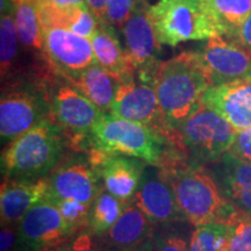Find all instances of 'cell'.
I'll list each match as a JSON object with an SVG mask.
<instances>
[{"label":"cell","instance_id":"obj_1","mask_svg":"<svg viewBox=\"0 0 251 251\" xmlns=\"http://www.w3.org/2000/svg\"><path fill=\"white\" fill-rule=\"evenodd\" d=\"M164 122L172 134L203 105L206 91L212 86L197 51H184L158 63L152 75Z\"/></svg>","mask_w":251,"mask_h":251},{"label":"cell","instance_id":"obj_2","mask_svg":"<svg viewBox=\"0 0 251 251\" xmlns=\"http://www.w3.org/2000/svg\"><path fill=\"white\" fill-rule=\"evenodd\" d=\"M178 206L194 227L212 222H227L238 212L222 196L213 177L200 163H172L165 166Z\"/></svg>","mask_w":251,"mask_h":251},{"label":"cell","instance_id":"obj_3","mask_svg":"<svg viewBox=\"0 0 251 251\" xmlns=\"http://www.w3.org/2000/svg\"><path fill=\"white\" fill-rule=\"evenodd\" d=\"M65 134L54 121L45 119L12 141L1 155L4 179L37 180L58 164L64 150Z\"/></svg>","mask_w":251,"mask_h":251},{"label":"cell","instance_id":"obj_4","mask_svg":"<svg viewBox=\"0 0 251 251\" xmlns=\"http://www.w3.org/2000/svg\"><path fill=\"white\" fill-rule=\"evenodd\" d=\"M148 11L161 45L225 35L212 0H159Z\"/></svg>","mask_w":251,"mask_h":251},{"label":"cell","instance_id":"obj_5","mask_svg":"<svg viewBox=\"0 0 251 251\" xmlns=\"http://www.w3.org/2000/svg\"><path fill=\"white\" fill-rule=\"evenodd\" d=\"M87 139L92 150L121 153L142 159L147 164L165 168L172 164L161 134L140 124L105 114Z\"/></svg>","mask_w":251,"mask_h":251},{"label":"cell","instance_id":"obj_6","mask_svg":"<svg viewBox=\"0 0 251 251\" xmlns=\"http://www.w3.org/2000/svg\"><path fill=\"white\" fill-rule=\"evenodd\" d=\"M237 130L221 115L202 105L178 128L183 144L198 163H215L229 151Z\"/></svg>","mask_w":251,"mask_h":251},{"label":"cell","instance_id":"obj_7","mask_svg":"<svg viewBox=\"0 0 251 251\" xmlns=\"http://www.w3.org/2000/svg\"><path fill=\"white\" fill-rule=\"evenodd\" d=\"M48 115H50L49 99L43 87L21 86L20 83L6 85L2 89L0 100L1 146H8Z\"/></svg>","mask_w":251,"mask_h":251},{"label":"cell","instance_id":"obj_8","mask_svg":"<svg viewBox=\"0 0 251 251\" xmlns=\"http://www.w3.org/2000/svg\"><path fill=\"white\" fill-rule=\"evenodd\" d=\"M47 84L52 121L62 128L68 139L79 146L80 141L89 137L94 126L106 113L62 76L61 80L52 78Z\"/></svg>","mask_w":251,"mask_h":251},{"label":"cell","instance_id":"obj_9","mask_svg":"<svg viewBox=\"0 0 251 251\" xmlns=\"http://www.w3.org/2000/svg\"><path fill=\"white\" fill-rule=\"evenodd\" d=\"M109 114L146 126L175 142L179 140V136L172 134L166 127L156 90L152 81L148 79L135 80V77H130L122 80Z\"/></svg>","mask_w":251,"mask_h":251},{"label":"cell","instance_id":"obj_10","mask_svg":"<svg viewBox=\"0 0 251 251\" xmlns=\"http://www.w3.org/2000/svg\"><path fill=\"white\" fill-rule=\"evenodd\" d=\"M197 52L212 86L251 80V50L236 41L212 37Z\"/></svg>","mask_w":251,"mask_h":251},{"label":"cell","instance_id":"obj_11","mask_svg":"<svg viewBox=\"0 0 251 251\" xmlns=\"http://www.w3.org/2000/svg\"><path fill=\"white\" fill-rule=\"evenodd\" d=\"M42 29L46 58L62 77H75L97 64L90 39L54 25L42 24Z\"/></svg>","mask_w":251,"mask_h":251},{"label":"cell","instance_id":"obj_12","mask_svg":"<svg viewBox=\"0 0 251 251\" xmlns=\"http://www.w3.org/2000/svg\"><path fill=\"white\" fill-rule=\"evenodd\" d=\"M72 235L57 207L43 199L19 224V251H45Z\"/></svg>","mask_w":251,"mask_h":251},{"label":"cell","instance_id":"obj_13","mask_svg":"<svg viewBox=\"0 0 251 251\" xmlns=\"http://www.w3.org/2000/svg\"><path fill=\"white\" fill-rule=\"evenodd\" d=\"M149 6H142L131 14L121 28L125 37V50L130 67L140 78L152 81L158 65L161 42L150 18Z\"/></svg>","mask_w":251,"mask_h":251},{"label":"cell","instance_id":"obj_14","mask_svg":"<svg viewBox=\"0 0 251 251\" xmlns=\"http://www.w3.org/2000/svg\"><path fill=\"white\" fill-rule=\"evenodd\" d=\"M133 202L152 224L169 225L186 219L178 206L174 188L164 169L159 166L148 164L144 168Z\"/></svg>","mask_w":251,"mask_h":251},{"label":"cell","instance_id":"obj_15","mask_svg":"<svg viewBox=\"0 0 251 251\" xmlns=\"http://www.w3.org/2000/svg\"><path fill=\"white\" fill-rule=\"evenodd\" d=\"M49 179V190L45 199H74L92 205L102 191L101 178L89 162L72 158L56 168Z\"/></svg>","mask_w":251,"mask_h":251},{"label":"cell","instance_id":"obj_16","mask_svg":"<svg viewBox=\"0 0 251 251\" xmlns=\"http://www.w3.org/2000/svg\"><path fill=\"white\" fill-rule=\"evenodd\" d=\"M89 159L107 192L125 203L134 200L142 179L146 162L131 156L99 150H92Z\"/></svg>","mask_w":251,"mask_h":251},{"label":"cell","instance_id":"obj_17","mask_svg":"<svg viewBox=\"0 0 251 251\" xmlns=\"http://www.w3.org/2000/svg\"><path fill=\"white\" fill-rule=\"evenodd\" d=\"M202 102L237 131L251 128V80L209 86Z\"/></svg>","mask_w":251,"mask_h":251},{"label":"cell","instance_id":"obj_18","mask_svg":"<svg viewBox=\"0 0 251 251\" xmlns=\"http://www.w3.org/2000/svg\"><path fill=\"white\" fill-rule=\"evenodd\" d=\"M211 172L222 196L238 212L251 215V162L228 151L213 163Z\"/></svg>","mask_w":251,"mask_h":251},{"label":"cell","instance_id":"obj_19","mask_svg":"<svg viewBox=\"0 0 251 251\" xmlns=\"http://www.w3.org/2000/svg\"><path fill=\"white\" fill-rule=\"evenodd\" d=\"M152 221L133 203L103 236L107 251H143L152 247Z\"/></svg>","mask_w":251,"mask_h":251},{"label":"cell","instance_id":"obj_20","mask_svg":"<svg viewBox=\"0 0 251 251\" xmlns=\"http://www.w3.org/2000/svg\"><path fill=\"white\" fill-rule=\"evenodd\" d=\"M48 190V178L37 180L5 179L0 191L1 225L20 224L31 207L45 199Z\"/></svg>","mask_w":251,"mask_h":251},{"label":"cell","instance_id":"obj_21","mask_svg":"<svg viewBox=\"0 0 251 251\" xmlns=\"http://www.w3.org/2000/svg\"><path fill=\"white\" fill-rule=\"evenodd\" d=\"M65 79L106 114L111 111L115 94L122 81L120 77L105 70L98 63L77 76Z\"/></svg>","mask_w":251,"mask_h":251},{"label":"cell","instance_id":"obj_22","mask_svg":"<svg viewBox=\"0 0 251 251\" xmlns=\"http://www.w3.org/2000/svg\"><path fill=\"white\" fill-rule=\"evenodd\" d=\"M90 40L100 67L117 75L122 80L135 77V71L130 67L126 50L122 48L112 25L102 24Z\"/></svg>","mask_w":251,"mask_h":251},{"label":"cell","instance_id":"obj_23","mask_svg":"<svg viewBox=\"0 0 251 251\" xmlns=\"http://www.w3.org/2000/svg\"><path fill=\"white\" fill-rule=\"evenodd\" d=\"M40 12L42 24L67 28L86 39H91L102 25L87 4L61 8L51 2H46L40 4Z\"/></svg>","mask_w":251,"mask_h":251},{"label":"cell","instance_id":"obj_24","mask_svg":"<svg viewBox=\"0 0 251 251\" xmlns=\"http://www.w3.org/2000/svg\"><path fill=\"white\" fill-rule=\"evenodd\" d=\"M12 5L21 46L36 55L45 56L40 2L37 0H12Z\"/></svg>","mask_w":251,"mask_h":251},{"label":"cell","instance_id":"obj_25","mask_svg":"<svg viewBox=\"0 0 251 251\" xmlns=\"http://www.w3.org/2000/svg\"><path fill=\"white\" fill-rule=\"evenodd\" d=\"M0 12V72L2 84H6L8 79L13 81L15 79L19 69V49L21 43L14 20L12 0H1Z\"/></svg>","mask_w":251,"mask_h":251},{"label":"cell","instance_id":"obj_26","mask_svg":"<svg viewBox=\"0 0 251 251\" xmlns=\"http://www.w3.org/2000/svg\"><path fill=\"white\" fill-rule=\"evenodd\" d=\"M127 203L102 190L91 205L87 230L94 236H103L117 224Z\"/></svg>","mask_w":251,"mask_h":251},{"label":"cell","instance_id":"obj_27","mask_svg":"<svg viewBox=\"0 0 251 251\" xmlns=\"http://www.w3.org/2000/svg\"><path fill=\"white\" fill-rule=\"evenodd\" d=\"M212 4L224 28L225 35L222 36L233 39L251 14V0H212Z\"/></svg>","mask_w":251,"mask_h":251},{"label":"cell","instance_id":"obj_28","mask_svg":"<svg viewBox=\"0 0 251 251\" xmlns=\"http://www.w3.org/2000/svg\"><path fill=\"white\" fill-rule=\"evenodd\" d=\"M190 251H228V225L212 222L198 226L191 236Z\"/></svg>","mask_w":251,"mask_h":251},{"label":"cell","instance_id":"obj_29","mask_svg":"<svg viewBox=\"0 0 251 251\" xmlns=\"http://www.w3.org/2000/svg\"><path fill=\"white\" fill-rule=\"evenodd\" d=\"M49 201L57 207L72 234L75 235L83 230H87L91 205H86L74 199L49 200Z\"/></svg>","mask_w":251,"mask_h":251},{"label":"cell","instance_id":"obj_30","mask_svg":"<svg viewBox=\"0 0 251 251\" xmlns=\"http://www.w3.org/2000/svg\"><path fill=\"white\" fill-rule=\"evenodd\" d=\"M227 225L228 251H251V215L237 212Z\"/></svg>","mask_w":251,"mask_h":251},{"label":"cell","instance_id":"obj_31","mask_svg":"<svg viewBox=\"0 0 251 251\" xmlns=\"http://www.w3.org/2000/svg\"><path fill=\"white\" fill-rule=\"evenodd\" d=\"M142 6L143 0H108L107 23L121 29L131 14Z\"/></svg>","mask_w":251,"mask_h":251},{"label":"cell","instance_id":"obj_32","mask_svg":"<svg viewBox=\"0 0 251 251\" xmlns=\"http://www.w3.org/2000/svg\"><path fill=\"white\" fill-rule=\"evenodd\" d=\"M94 237L96 236L89 230H83L45 251H107L97 242Z\"/></svg>","mask_w":251,"mask_h":251},{"label":"cell","instance_id":"obj_33","mask_svg":"<svg viewBox=\"0 0 251 251\" xmlns=\"http://www.w3.org/2000/svg\"><path fill=\"white\" fill-rule=\"evenodd\" d=\"M152 251H190V246L179 235L166 234L152 241Z\"/></svg>","mask_w":251,"mask_h":251},{"label":"cell","instance_id":"obj_34","mask_svg":"<svg viewBox=\"0 0 251 251\" xmlns=\"http://www.w3.org/2000/svg\"><path fill=\"white\" fill-rule=\"evenodd\" d=\"M229 151L243 161L251 162V128L237 131Z\"/></svg>","mask_w":251,"mask_h":251},{"label":"cell","instance_id":"obj_35","mask_svg":"<svg viewBox=\"0 0 251 251\" xmlns=\"http://www.w3.org/2000/svg\"><path fill=\"white\" fill-rule=\"evenodd\" d=\"M0 251H19V225H1Z\"/></svg>","mask_w":251,"mask_h":251},{"label":"cell","instance_id":"obj_36","mask_svg":"<svg viewBox=\"0 0 251 251\" xmlns=\"http://www.w3.org/2000/svg\"><path fill=\"white\" fill-rule=\"evenodd\" d=\"M231 40L236 41L240 45H242L246 48L251 50V14L241 25V27L238 28L236 34H235Z\"/></svg>","mask_w":251,"mask_h":251},{"label":"cell","instance_id":"obj_37","mask_svg":"<svg viewBox=\"0 0 251 251\" xmlns=\"http://www.w3.org/2000/svg\"><path fill=\"white\" fill-rule=\"evenodd\" d=\"M86 4L100 23L108 24L107 23L108 0H86Z\"/></svg>","mask_w":251,"mask_h":251},{"label":"cell","instance_id":"obj_38","mask_svg":"<svg viewBox=\"0 0 251 251\" xmlns=\"http://www.w3.org/2000/svg\"><path fill=\"white\" fill-rule=\"evenodd\" d=\"M52 5L57 7L65 8V7H74V6L86 5V0H50Z\"/></svg>","mask_w":251,"mask_h":251},{"label":"cell","instance_id":"obj_39","mask_svg":"<svg viewBox=\"0 0 251 251\" xmlns=\"http://www.w3.org/2000/svg\"><path fill=\"white\" fill-rule=\"evenodd\" d=\"M37 1H39L40 4H46V2H49L50 0H37Z\"/></svg>","mask_w":251,"mask_h":251},{"label":"cell","instance_id":"obj_40","mask_svg":"<svg viewBox=\"0 0 251 251\" xmlns=\"http://www.w3.org/2000/svg\"><path fill=\"white\" fill-rule=\"evenodd\" d=\"M152 250V247L150 248V249H147V250H143V251H151Z\"/></svg>","mask_w":251,"mask_h":251}]
</instances>
